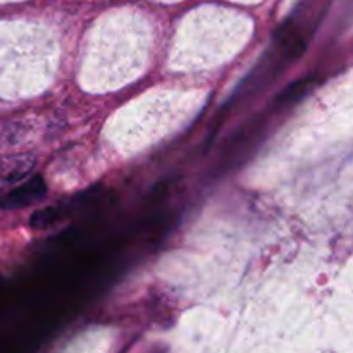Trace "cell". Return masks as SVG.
Wrapping results in <instances>:
<instances>
[{
  "instance_id": "cell-1",
  "label": "cell",
  "mask_w": 353,
  "mask_h": 353,
  "mask_svg": "<svg viewBox=\"0 0 353 353\" xmlns=\"http://www.w3.org/2000/svg\"><path fill=\"white\" fill-rule=\"evenodd\" d=\"M45 193H47V186H45L43 178L34 174L33 178L26 179L23 185L9 190V192L0 199V207L6 210L23 209V207H28L31 205V203L38 202Z\"/></svg>"
},
{
  "instance_id": "cell-2",
  "label": "cell",
  "mask_w": 353,
  "mask_h": 353,
  "mask_svg": "<svg viewBox=\"0 0 353 353\" xmlns=\"http://www.w3.org/2000/svg\"><path fill=\"white\" fill-rule=\"evenodd\" d=\"M57 219V209H55V207H47V209H41L33 214V217H31V226H33L34 230H47V228H50Z\"/></svg>"
}]
</instances>
